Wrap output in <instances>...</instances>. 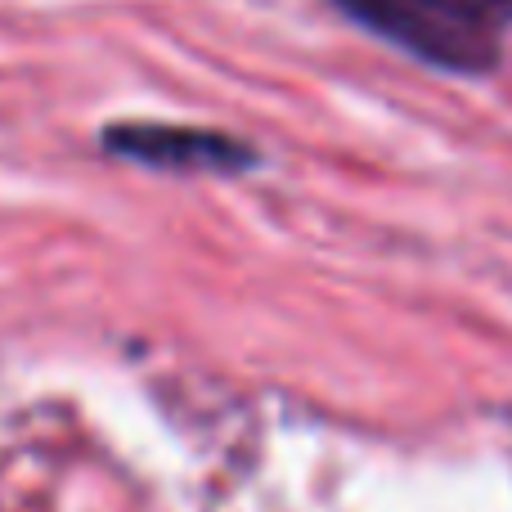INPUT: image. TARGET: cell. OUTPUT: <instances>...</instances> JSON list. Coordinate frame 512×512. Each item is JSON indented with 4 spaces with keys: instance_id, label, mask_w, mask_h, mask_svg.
<instances>
[{
    "instance_id": "cell-1",
    "label": "cell",
    "mask_w": 512,
    "mask_h": 512,
    "mask_svg": "<svg viewBox=\"0 0 512 512\" xmlns=\"http://www.w3.org/2000/svg\"><path fill=\"white\" fill-rule=\"evenodd\" d=\"M346 18L441 72H495L512 0H333Z\"/></svg>"
},
{
    "instance_id": "cell-2",
    "label": "cell",
    "mask_w": 512,
    "mask_h": 512,
    "mask_svg": "<svg viewBox=\"0 0 512 512\" xmlns=\"http://www.w3.org/2000/svg\"><path fill=\"white\" fill-rule=\"evenodd\" d=\"M113 158L140 162L153 171H212V176H234V171L256 167V149L234 135L203 131V126H167V122H122L99 135Z\"/></svg>"
}]
</instances>
